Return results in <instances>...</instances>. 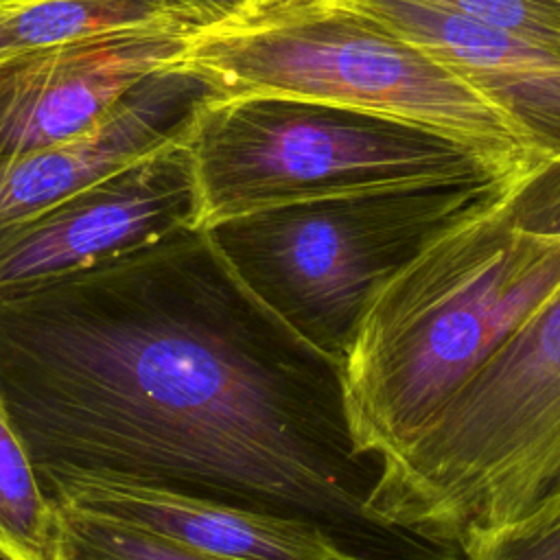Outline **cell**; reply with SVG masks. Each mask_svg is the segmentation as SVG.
<instances>
[{
    "instance_id": "obj_1",
    "label": "cell",
    "mask_w": 560,
    "mask_h": 560,
    "mask_svg": "<svg viewBox=\"0 0 560 560\" xmlns=\"http://www.w3.org/2000/svg\"><path fill=\"white\" fill-rule=\"evenodd\" d=\"M0 396L44 492L107 477L317 527L357 560H459L381 521L341 363L203 228L0 300Z\"/></svg>"
},
{
    "instance_id": "obj_2",
    "label": "cell",
    "mask_w": 560,
    "mask_h": 560,
    "mask_svg": "<svg viewBox=\"0 0 560 560\" xmlns=\"http://www.w3.org/2000/svg\"><path fill=\"white\" fill-rule=\"evenodd\" d=\"M514 195L431 243L370 304L341 363L363 455L405 448L560 287V236L521 230Z\"/></svg>"
},
{
    "instance_id": "obj_3",
    "label": "cell",
    "mask_w": 560,
    "mask_h": 560,
    "mask_svg": "<svg viewBox=\"0 0 560 560\" xmlns=\"http://www.w3.org/2000/svg\"><path fill=\"white\" fill-rule=\"evenodd\" d=\"M164 68L197 77L214 96H293L381 116L451 140L503 177H534L551 162L499 103L341 0L192 35Z\"/></svg>"
},
{
    "instance_id": "obj_4",
    "label": "cell",
    "mask_w": 560,
    "mask_h": 560,
    "mask_svg": "<svg viewBox=\"0 0 560 560\" xmlns=\"http://www.w3.org/2000/svg\"><path fill=\"white\" fill-rule=\"evenodd\" d=\"M529 179L488 177L315 197L243 212L203 230L278 319L343 363L370 304L407 262Z\"/></svg>"
},
{
    "instance_id": "obj_5",
    "label": "cell",
    "mask_w": 560,
    "mask_h": 560,
    "mask_svg": "<svg viewBox=\"0 0 560 560\" xmlns=\"http://www.w3.org/2000/svg\"><path fill=\"white\" fill-rule=\"evenodd\" d=\"M560 492V287L405 448L381 459L372 512L459 542Z\"/></svg>"
},
{
    "instance_id": "obj_6",
    "label": "cell",
    "mask_w": 560,
    "mask_h": 560,
    "mask_svg": "<svg viewBox=\"0 0 560 560\" xmlns=\"http://www.w3.org/2000/svg\"><path fill=\"white\" fill-rule=\"evenodd\" d=\"M184 140L199 228L315 197L503 177L440 136L293 96L210 94L195 107Z\"/></svg>"
},
{
    "instance_id": "obj_7",
    "label": "cell",
    "mask_w": 560,
    "mask_h": 560,
    "mask_svg": "<svg viewBox=\"0 0 560 560\" xmlns=\"http://www.w3.org/2000/svg\"><path fill=\"white\" fill-rule=\"evenodd\" d=\"M186 133V131H184ZM199 228L184 136L0 230V300Z\"/></svg>"
},
{
    "instance_id": "obj_8",
    "label": "cell",
    "mask_w": 560,
    "mask_h": 560,
    "mask_svg": "<svg viewBox=\"0 0 560 560\" xmlns=\"http://www.w3.org/2000/svg\"><path fill=\"white\" fill-rule=\"evenodd\" d=\"M190 37L184 24L158 22L0 59V158L88 133Z\"/></svg>"
},
{
    "instance_id": "obj_9",
    "label": "cell",
    "mask_w": 560,
    "mask_h": 560,
    "mask_svg": "<svg viewBox=\"0 0 560 560\" xmlns=\"http://www.w3.org/2000/svg\"><path fill=\"white\" fill-rule=\"evenodd\" d=\"M210 94L197 77L162 68L88 133L33 153L0 158V230L184 136L195 107Z\"/></svg>"
},
{
    "instance_id": "obj_10",
    "label": "cell",
    "mask_w": 560,
    "mask_h": 560,
    "mask_svg": "<svg viewBox=\"0 0 560 560\" xmlns=\"http://www.w3.org/2000/svg\"><path fill=\"white\" fill-rule=\"evenodd\" d=\"M451 68L560 155V52L427 0H341Z\"/></svg>"
},
{
    "instance_id": "obj_11",
    "label": "cell",
    "mask_w": 560,
    "mask_h": 560,
    "mask_svg": "<svg viewBox=\"0 0 560 560\" xmlns=\"http://www.w3.org/2000/svg\"><path fill=\"white\" fill-rule=\"evenodd\" d=\"M52 503L116 518L223 560H357L317 527L107 477H74Z\"/></svg>"
},
{
    "instance_id": "obj_12",
    "label": "cell",
    "mask_w": 560,
    "mask_h": 560,
    "mask_svg": "<svg viewBox=\"0 0 560 560\" xmlns=\"http://www.w3.org/2000/svg\"><path fill=\"white\" fill-rule=\"evenodd\" d=\"M158 22H175L160 0H31L0 13V59Z\"/></svg>"
},
{
    "instance_id": "obj_13",
    "label": "cell",
    "mask_w": 560,
    "mask_h": 560,
    "mask_svg": "<svg viewBox=\"0 0 560 560\" xmlns=\"http://www.w3.org/2000/svg\"><path fill=\"white\" fill-rule=\"evenodd\" d=\"M57 505L0 396V560H55Z\"/></svg>"
},
{
    "instance_id": "obj_14",
    "label": "cell",
    "mask_w": 560,
    "mask_h": 560,
    "mask_svg": "<svg viewBox=\"0 0 560 560\" xmlns=\"http://www.w3.org/2000/svg\"><path fill=\"white\" fill-rule=\"evenodd\" d=\"M55 505V560H223L116 518Z\"/></svg>"
},
{
    "instance_id": "obj_15",
    "label": "cell",
    "mask_w": 560,
    "mask_h": 560,
    "mask_svg": "<svg viewBox=\"0 0 560 560\" xmlns=\"http://www.w3.org/2000/svg\"><path fill=\"white\" fill-rule=\"evenodd\" d=\"M459 553L464 560H560V492L514 521L468 534Z\"/></svg>"
},
{
    "instance_id": "obj_16",
    "label": "cell",
    "mask_w": 560,
    "mask_h": 560,
    "mask_svg": "<svg viewBox=\"0 0 560 560\" xmlns=\"http://www.w3.org/2000/svg\"><path fill=\"white\" fill-rule=\"evenodd\" d=\"M560 52V0H427Z\"/></svg>"
},
{
    "instance_id": "obj_17",
    "label": "cell",
    "mask_w": 560,
    "mask_h": 560,
    "mask_svg": "<svg viewBox=\"0 0 560 560\" xmlns=\"http://www.w3.org/2000/svg\"><path fill=\"white\" fill-rule=\"evenodd\" d=\"M164 11L192 35L252 26L271 13L317 0H160Z\"/></svg>"
},
{
    "instance_id": "obj_18",
    "label": "cell",
    "mask_w": 560,
    "mask_h": 560,
    "mask_svg": "<svg viewBox=\"0 0 560 560\" xmlns=\"http://www.w3.org/2000/svg\"><path fill=\"white\" fill-rule=\"evenodd\" d=\"M512 221L527 232L560 236V155L540 168L510 201Z\"/></svg>"
},
{
    "instance_id": "obj_19",
    "label": "cell",
    "mask_w": 560,
    "mask_h": 560,
    "mask_svg": "<svg viewBox=\"0 0 560 560\" xmlns=\"http://www.w3.org/2000/svg\"><path fill=\"white\" fill-rule=\"evenodd\" d=\"M26 2H31V0H0V13L11 11V9H18V7L26 4Z\"/></svg>"
}]
</instances>
